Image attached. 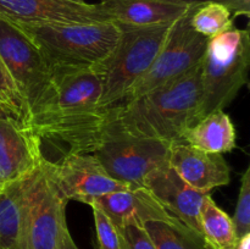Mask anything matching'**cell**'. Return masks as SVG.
I'll return each mask as SVG.
<instances>
[{"label":"cell","mask_w":250,"mask_h":249,"mask_svg":"<svg viewBox=\"0 0 250 249\" xmlns=\"http://www.w3.org/2000/svg\"><path fill=\"white\" fill-rule=\"evenodd\" d=\"M236 249H250V233L244 234L238 239Z\"/></svg>","instance_id":"27"},{"label":"cell","mask_w":250,"mask_h":249,"mask_svg":"<svg viewBox=\"0 0 250 249\" xmlns=\"http://www.w3.org/2000/svg\"><path fill=\"white\" fill-rule=\"evenodd\" d=\"M98 4L116 23L137 27L175 22L192 5L181 0H99Z\"/></svg>","instance_id":"16"},{"label":"cell","mask_w":250,"mask_h":249,"mask_svg":"<svg viewBox=\"0 0 250 249\" xmlns=\"http://www.w3.org/2000/svg\"><path fill=\"white\" fill-rule=\"evenodd\" d=\"M88 205L99 208L111 220L117 229L128 224L143 226L149 221H180L144 187L107 193L94 198Z\"/></svg>","instance_id":"15"},{"label":"cell","mask_w":250,"mask_h":249,"mask_svg":"<svg viewBox=\"0 0 250 249\" xmlns=\"http://www.w3.org/2000/svg\"><path fill=\"white\" fill-rule=\"evenodd\" d=\"M73 1H84V0H73Z\"/></svg>","instance_id":"29"},{"label":"cell","mask_w":250,"mask_h":249,"mask_svg":"<svg viewBox=\"0 0 250 249\" xmlns=\"http://www.w3.org/2000/svg\"><path fill=\"white\" fill-rule=\"evenodd\" d=\"M121 36L102 71V109L120 104L127 90L150 68L165 44L173 22L154 26H127L117 23Z\"/></svg>","instance_id":"5"},{"label":"cell","mask_w":250,"mask_h":249,"mask_svg":"<svg viewBox=\"0 0 250 249\" xmlns=\"http://www.w3.org/2000/svg\"><path fill=\"white\" fill-rule=\"evenodd\" d=\"M170 146L166 142L128 136L104 127L102 141L93 154L112 178L139 188L148 173L167 165Z\"/></svg>","instance_id":"7"},{"label":"cell","mask_w":250,"mask_h":249,"mask_svg":"<svg viewBox=\"0 0 250 249\" xmlns=\"http://www.w3.org/2000/svg\"><path fill=\"white\" fill-rule=\"evenodd\" d=\"M233 15L226 6L208 2L194 7L190 23L195 32L210 39L233 28Z\"/></svg>","instance_id":"21"},{"label":"cell","mask_w":250,"mask_h":249,"mask_svg":"<svg viewBox=\"0 0 250 249\" xmlns=\"http://www.w3.org/2000/svg\"><path fill=\"white\" fill-rule=\"evenodd\" d=\"M46 172L65 200L89 204L94 198L129 186L112 178L93 153H66L53 163L45 158Z\"/></svg>","instance_id":"10"},{"label":"cell","mask_w":250,"mask_h":249,"mask_svg":"<svg viewBox=\"0 0 250 249\" xmlns=\"http://www.w3.org/2000/svg\"><path fill=\"white\" fill-rule=\"evenodd\" d=\"M232 222L238 239L250 233V166L241 177V188Z\"/></svg>","instance_id":"23"},{"label":"cell","mask_w":250,"mask_h":249,"mask_svg":"<svg viewBox=\"0 0 250 249\" xmlns=\"http://www.w3.org/2000/svg\"><path fill=\"white\" fill-rule=\"evenodd\" d=\"M187 4H208V2H216L226 6L232 12L233 17L243 15V16H250V0H181Z\"/></svg>","instance_id":"26"},{"label":"cell","mask_w":250,"mask_h":249,"mask_svg":"<svg viewBox=\"0 0 250 249\" xmlns=\"http://www.w3.org/2000/svg\"><path fill=\"white\" fill-rule=\"evenodd\" d=\"M46 92L31 109L27 127L42 142H60L67 153H93L103 137L106 109L99 106V68L54 71Z\"/></svg>","instance_id":"1"},{"label":"cell","mask_w":250,"mask_h":249,"mask_svg":"<svg viewBox=\"0 0 250 249\" xmlns=\"http://www.w3.org/2000/svg\"><path fill=\"white\" fill-rule=\"evenodd\" d=\"M31 176L11 183L0 192V249H26L27 195Z\"/></svg>","instance_id":"17"},{"label":"cell","mask_w":250,"mask_h":249,"mask_svg":"<svg viewBox=\"0 0 250 249\" xmlns=\"http://www.w3.org/2000/svg\"><path fill=\"white\" fill-rule=\"evenodd\" d=\"M168 166L193 188L209 193L212 188L227 186L231 178L222 154L208 153L183 142L171 144Z\"/></svg>","instance_id":"14"},{"label":"cell","mask_w":250,"mask_h":249,"mask_svg":"<svg viewBox=\"0 0 250 249\" xmlns=\"http://www.w3.org/2000/svg\"><path fill=\"white\" fill-rule=\"evenodd\" d=\"M0 59L23 99L28 119L31 109L50 84V67L32 39L19 26L4 19H0Z\"/></svg>","instance_id":"8"},{"label":"cell","mask_w":250,"mask_h":249,"mask_svg":"<svg viewBox=\"0 0 250 249\" xmlns=\"http://www.w3.org/2000/svg\"><path fill=\"white\" fill-rule=\"evenodd\" d=\"M66 204L67 200L56 189L43 161L29 180L26 249H62L65 237L70 233Z\"/></svg>","instance_id":"9"},{"label":"cell","mask_w":250,"mask_h":249,"mask_svg":"<svg viewBox=\"0 0 250 249\" xmlns=\"http://www.w3.org/2000/svg\"><path fill=\"white\" fill-rule=\"evenodd\" d=\"M200 226L210 249H236L238 238L232 219L217 207L210 194L205 197L200 209Z\"/></svg>","instance_id":"19"},{"label":"cell","mask_w":250,"mask_h":249,"mask_svg":"<svg viewBox=\"0 0 250 249\" xmlns=\"http://www.w3.org/2000/svg\"><path fill=\"white\" fill-rule=\"evenodd\" d=\"M143 187L172 216L180 220L188 228L202 234L200 209L209 192L193 188L168 164L148 173L143 181Z\"/></svg>","instance_id":"13"},{"label":"cell","mask_w":250,"mask_h":249,"mask_svg":"<svg viewBox=\"0 0 250 249\" xmlns=\"http://www.w3.org/2000/svg\"><path fill=\"white\" fill-rule=\"evenodd\" d=\"M90 208L94 216L99 249H121V239L116 226L99 208L95 205H90Z\"/></svg>","instance_id":"24"},{"label":"cell","mask_w":250,"mask_h":249,"mask_svg":"<svg viewBox=\"0 0 250 249\" xmlns=\"http://www.w3.org/2000/svg\"><path fill=\"white\" fill-rule=\"evenodd\" d=\"M0 109L26 126L27 112L23 99L1 59H0Z\"/></svg>","instance_id":"22"},{"label":"cell","mask_w":250,"mask_h":249,"mask_svg":"<svg viewBox=\"0 0 250 249\" xmlns=\"http://www.w3.org/2000/svg\"><path fill=\"white\" fill-rule=\"evenodd\" d=\"M62 249H80L77 246H76L75 241H73L72 237H71L70 233H68L67 236L65 237V241H63Z\"/></svg>","instance_id":"28"},{"label":"cell","mask_w":250,"mask_h":249,"mask_svg":"<svg viewBox=\"0 0 250 249\" xmlns=\"http://www.w3.org/2000/svg\"><path fill=\"white\" fill-rule=\"evenodd\" d=\"M195 6L197 4L190 5L186 14L173 22L170 34L153 65L127 90L117 105L132 102L155 88L177 80L202 63L209 38L195 32L192 27L190 17Z\"/></svg>","instance_id":"6"},{"label":"cell","mask_w":250,"mask_h":249,"mask_svg":"<svg viewBox=\"0 0 250 249\" xmlns=\"http://www.w3.org/2000/svg\"><path fill=\"white\" fill-rule=\"evenodd\" d=\"M250 34L231 28L209 39L200 70V102L197 122L216 110H224L248 83Z\"/></svg>","instance_id":"4"},{"label":"cell","mask_w":250,"mask_h":249,"mask_svg":"<svg viewBox=\"0 0 250 249\" xmlns=\"http://www.w3.org/2000/svg\"><path fill=\"white\" fill-rule=\"evenodd\" d=\"M42 139L0 109V192L33 175L43 164Z\"/></svg>","instance_id":"11"},{"label":"cell","mask_w":250,"mask_h":249,"mask_svg":"<svg viewBox=\"0 0 250 249\" xmlns=\"http://www.w3.org/2000/svg\"><path fill=\"white\" fill-rule=\"evenodd\" d=\"M121 249H156L142 225L128 224L119 228Z\"/></svg>","instance_id":"25"},{"label":"cell","mask_w":250,"mask_h":249,"mask_svg":"<svg viewBox=\"0 0 250 249\" xmlns=\"http://www.w3.org/2000/svg\"><path fill=\"white\" fill-rule=\"evenodd\" d=\"M143 227L156 249H210L202 234L181 221H149Z\"/></svg>","instance_id":"20"},{"label":"cell","mask_w":250,"mask_h":249,"mask_svg":"<svg viewBox=\"0 0 250 249\" xmlns=\"http://www.w3.org/2000/svg\"><path fill=\"white\" fill-rule=\"evenodd\" d=\"M182 142L208 153H229L237 145L236 128L224 110H216L186 129Z\"/></svg>","instance_id":"18"},{"label":"cell","mask_w":250,"mask_h":249,"mask_svg":"<svg viewBox=\"0 0 250 249\" xmlns=\"http://www.w3.org/2000/svg\"><path fill=\"white\" fill-rule=\"evenodd\" d=\"M0 19L12 23H99L112 21L99 4L73 0H0Z\"/></svg>","instance_id":"12"},{"label":"cell","mask_w":250,"mask_h":249,"mask_svg":"<svg viewBox=\"0 0 250 249\" xmlns=\"http://www.w3.org/2000/svg\"><path fill=\"white\" fill-rule=\"evenodd\" d=\"M38 46L51 72L99 68L121 36L114 21L99 23H15Z\"/></svg>","instance_id":"3"},{"label":"cell","mask_w":250,"mask_h":249,"mask_svg":"<svg viewBox=\"0 0 250 249\" xmlns=\"http://www.w3.org/2000/svg\"><path fill=\"white\" fill-rule=\"evenodd\" d=\"M202 63L175 81L142 97L106 109V128L168 144L182 142L187 128L197 124Z\"/></svg>","instance_id":"2"}]
</instances>
